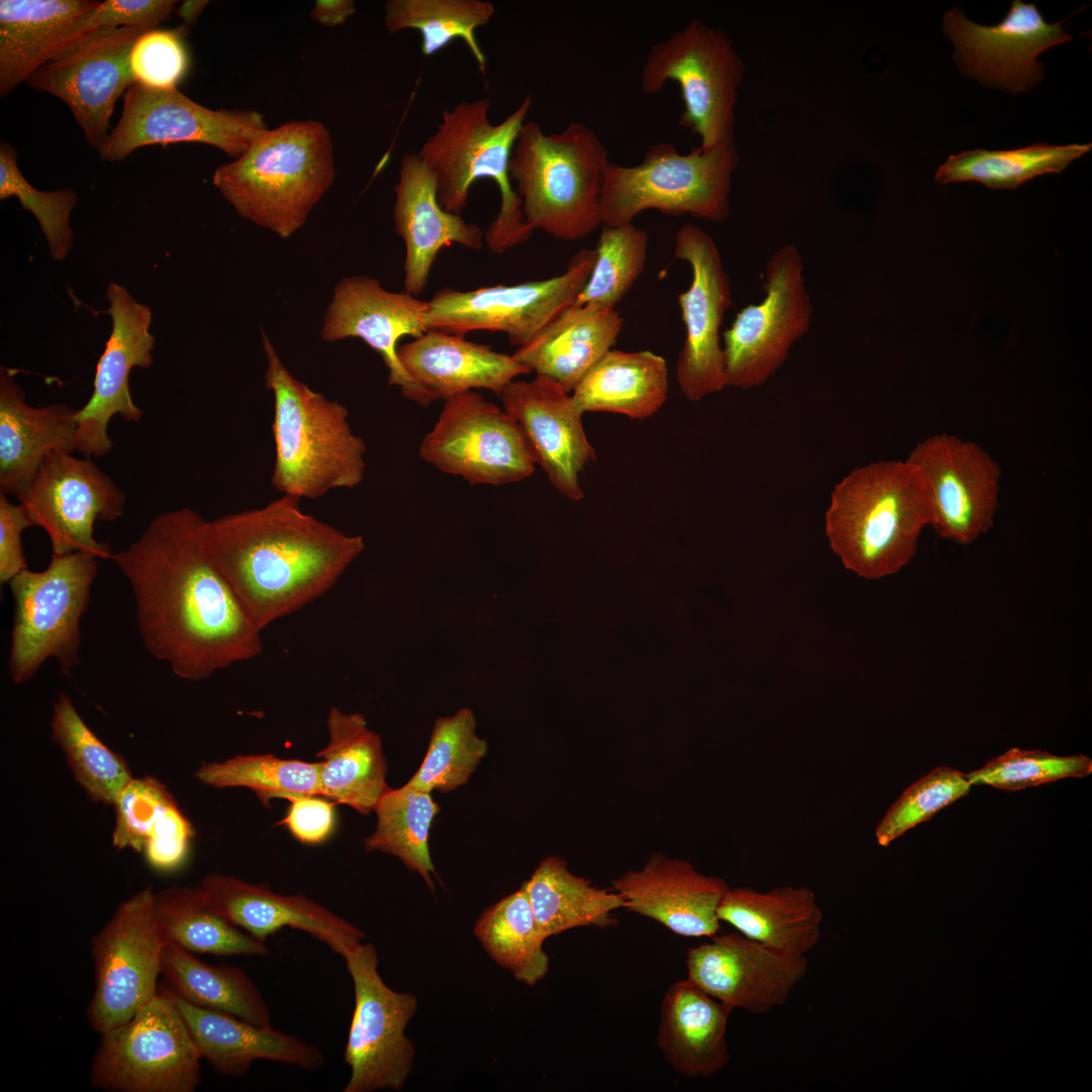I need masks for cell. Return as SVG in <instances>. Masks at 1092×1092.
Returning a JSON list of instances; mask_svg holds the SVG:
<instances>
[{
  "label": "cell",
  "instance_id": "20",
  "mask_svg": "<svg viewBox=\"0 0 1092 1092\" xmlns=\"http://www.w3.org/2000/svg\"><path fill=\"white\" fill-rule=\"evenodd\" d=\"M1062 22L1048 23L1033 3L1013 0L995 25L977 24L952 8L944 14L942 26L964 75L1015 94L1030 91L1042 80L1044 66L1037 61L1042 52L1072 39Z\"/></svg>",
  "mask_w": 1092,
  "mask_h": 1092
},
{
  "label": "cell",
  "instance_id": "30",
  "mask_svg": "<svg viewBox=\"0 0 1092 1092\" xmlns=\"http://www.w3.org/2000/svg\"><path fill=\"white\" fill-rule=\"evenodd\" d=\"M399 361L421 391L424 406L473 389L500 395L517 377L530 371L512 355L440 331L429 330L398 346Z\"/></svg>",
  "mask_w": 1092,
  "mask_h": 1092
},
{
  "label": "cell",
  "instance_id": "23",
  "mask_svg": "<svg viewBox=\"0 0 1092 1092\" xmlns=\"http://www.w3.org/2000/svg\"><path fill=\"white\" fill-rule=\"evenodd\" d=\"M105 296L112 321L111 333L96 365L93 392L76 413V452L86 458L110 453L113 441L108 426L115 415L125 422L142 419L143 411L129 391V373L133 367L152 365L155 347V337L150 332V307L138 302L124 286L115 282L108 285Z\"/></svg>",
  "mask_w": 1092,
  "mask_h": 1092
},
{
  "label": "cell",
  "instance_id": "53",
  "mask_svg": "<svg viewBox=\"0 0 1092 1092\" xmlns=\"http://www.w3.org/2000/svg\"><path fill=\"white\" fill-rule=\"evenodd\" d=\"M174 804L175 799L159 780L131 778L112 804L115 809L113 846L142 851L156 822Z\"/></svg>",
  "mask_w": 1092,
  "mask_h": 1092
},
{
  "label": "cell",
  "instance_id": "14",
  "mask_svg": "<svg viewBox=\"0 0 1092 1092\" xmlns=\"http://www.w3.org/2000/svg\"><path fill=\"white\" fill-rule=\"evenodd\" d=\"M352 978L355 1006L344 1061L350 1077L344 1092L399 1091L412 1073L416 1049L405 1035L418 999L388 987L378 972L372 943L360 942L343 957Z\"/></svg>",
  "mask_w": 1092,
  "mask_h": 1092
},
{
  "label": "cell",
  "instance_id": "39",
  "mask_svg": "<svg viewBox=\"0 0 1092 1092\" xmlns=\"http://www.w3.org/2000/svg\"><path fill=\"white\" fill-rule=\"evenodd\" d=\"M522 886L545 939L578 927H614V911L624 908L617 892L572 874L559 856L544 858Z\"/></svg>",
  "mask_w": 1092,
  "mask_h": 1092
},
{
  "label": "cell",
  "instance_id": "37",
  "mask_svg": "<svg viewBox=\"0 0 1092 1092\" xmlns=\"http://www.w3.org/2000/svg\"><path fill=\"white\" fill-rule=\"evenodd\" d=\"M100 2L0 1V96L4 97L52 59L68 27Z\"/></svg>",
  "mask_w": 1092,
  "mask_h": 1092
},
{
  "label": "cell",
  "instance_id": "6",
  "mask_svg": "<svg viewBox=\"0 0 1092 1092\" xmlns=\"http://www.w3.org/2000/svg\"><path fill=\"white\" fill-rule=\"evenodd\" d=\"M533 103L528 95L503 121L491 123L488 98L460 102L443 111L437 130L417 154L435 175L439 203L449 212L460 214L475 181L487 178L496 184L499 211L484 233L486 247L495 254L525 243L534 232L510 177L514 145Z\"/></svg>",
  "mask_w": 1092,
  "mask_h": 1092
},
{
  "label": "cell",
  "instance_id": "3",
  "mask_svg": "<svg viewBox=\"0 0 1092 1092\" xmlns=\"http://www.w3.org/2000/svg\"><path fill=\"white\" fill-rule=\"evenodd\" d=\"M932 520L931 490L920 469L907 459L881 460L852 469L834 485L824 527L843 566L875 580L913 559Z\"/></svg>",
  "mask_w": 1092,
  "mask_h": 1092
},
{
  "label": "cell",
  "instance_id": "60",
  "mask_svg": "<svg viewBox=\"0 0 1092 1092\" xmlns=\"http://www.w3.org/2000/svg\"><path fill=\"white\" fill-rule=\"evenodd\" d=\"M207 4L208 1L201 0L184 1L178 7L177 15L181 17L187 24H194Z\"/></svg>",
  "mask_w": 1092,
  "mask_h": 1092
},
{
  "label": "cell",
  "instance_id": "22",
  "mask_svg": "<svg viewBox=\"0 0 1092 1092\" xmlns=\"http://www.w3.org/2000/svg\"><path fill=\"white\" fill-rule=\"evenodd\" d=\"M155 26H121L90 35L65 55L44 64L28 80L35 90L64 101L87 143L99 150L108 136L115 102L135 83L131 50Z\"/></svg>",
  "mask_w": 1092,
  "mask_h": 1092
},
{
  "label": "cell",
  "instance_id": "43",
  "mask_svg": "<svg viewBox=\"0 0 1092 1092\" xmlns=\"http://www.w3.org/2000/svg\"><path fill=\"white\" fill-rule=\"evenodd\" d=\"M473 932L488 956L517 981L534 986L548 973L549 957L543 948L546 939L523 886L486 908Z\"/></svg>",
  "mask_w": 1092,
  "mask_h": 1092
},
{
  "label": "cell",
  "instance_id": "38",
  "mask_svg": "<svg viewBox=\"0 0 1092 1092\" xmlns=\"http://www.w3.org/2000/svg\"><path fill=\"white\" fill-rule=\"evenodd\" d=\"M665 359L649 350L609 351L571 394L583 413H612L633 420L653 416L665 403Z\"/></svg>",
  "mask_w": 1092,
  "mask_h": 1092
},
{
  "label": "cell",
  "instance_id": "47",
  "mask_svg": "<svg viewBox=\"0 0 1092 1092\" xmlns=\"http://www.w3.org/2000/svg\"><path fill=\"white\" fill-rule=\"evenodd\" d=\"M320 770V761L286 759L271 753L239 754L223 761L205 763L194 776L213 788H248L268 805L275 798L290 800L322 795Z\"/></svg>",
  "mask_w": 1092,
  "mask_h": 1092
},
{
  "label": "cell",
  "instance_id": "9",
  "mask_svg": "<svg viewBox=\"0 0 1092 1092\" xmlns=\"http://www.w3.org/2000/svg\"><path fill=\"white\" fill-rule=\"evenodd\" d=\"M98 571V558L75 551L52 554L41 571L25 569L9 587L14 601L8 669L13 682L30 680L55 658L70 674L80 663V622Z\"/></svg>",
  "mask_w": 1092,
  "mask_h": 1092
},
{
  "label": "cell",
  "instance_id": "16",
  "mask_svg": "<svg viewBox=\"0 0 1092 1092\" xmlns=\"http://www.w3.org/2000/svg\"><path fill=\"white\" fill-rule=\"evenodd\" d=\"M420 456L442 472L471 484L521 481L535 470V456L517 421L475 391L445 401Z\"/></svg>",
  "mask_w": 1092,
  "mask_h": 1092
},
{
  "label": "cell",
  "instance_id": "42",
  "mask_svg": "<svg viewBox=\"0 0 1092 1092\" xmlns=\"http://www.w3.org/2000/svg\"><path fill=\"white\" fill-rule=\"evenodd\" d=\"M439 810L430 792L407 784L397 789L388 786L374 808L376 827L364 840L365 850L398 857L434 891L433 877H437V872L430 854L429 837Z\"/></svg>",
  "mask_w": 1092,
  "mask_h": 1092
},
{
  "label": "cell",
  "instance_id": "58",
  "mask_svg": "<svg viewBox=\"0 0 1092 1092\" xmlns=\"http://www.w3.org/2000/svg\"><path fill=\"white\" fill-rule=\"evenodd\" d=\"M290 806L282 820L290 833L300 842L317 844L326 840L335 826L333 803L301 796L289 800Z\"/></svg>",
  "mask_w": 1092,
  "mask_h": 1092
},
{
  "label": "cell",
  "instance_id": "52",
  "mask_svg": "<svg viewBox=\"0 0 1092 1092\" xmlns=\"http://www.w3.org/2000/svg\"><path fill=\"white\" fill-rule=\"evenodd\" d=\"M1092 772V760L1084 754L1058 756L1046 751L1013 747L966 775L971 786L989 785L1018 791L1066 778H1084Z\"/></svg>",
  "mask_w": 1092,
  "mask_h": 1092
},
{
  "label": "cell",
  "instance_id": "15",
  "mask_svg": "<svg viewBox=\"0 0 1092 1092\" xmlns=\"http://www.w3.org/2000/svg\"><path fill=\"white\" fill-rule=\"evenodd\" d=\"M151 886L119 904L91 939L95 987L87 1008L100 1034L131 1018L158 992L165 938Z\"/></svg>",
  "mask_w": 1092,
  "mask_h": 1092
},
{
  "label": "cell",
  "instance_id": "7",
  "mask_svg": "<svg viewBox=\"0 0 1092 1092\" xmlns=\"http://www.w3.org/2000/svg\"><path fill=\"white\" fill-rule=\"evenodd\" d=\"M608 154L597 132L582 122L547 133L538 122L526 120L510 161L525 221L534 231L566 242L594 233L602 224L600 198Z\"/></svg>",
  "mask_w": 1092,
  "mask_h": 1092
},
{
  "label": "cell",
  "instance_id": "35",
  "mask_svg": "<svg viewBox=\"0 0 1092 1092\" xmlns=\"http://www.w3.org/2000/svg\"><path fill=\"white\" fill-rule=\"evenodd\" d=\"M718 917L749 939L797 956L812 950L822 934L823 913L807 887L782 886L766 892L729 887Z\"/></svg>",
  "mask_w": 1092,
  "mask_h": 1092
},
{
  "label": "cell",
  "instance_id": "46",
  "mask_svg": "<svg viewBox=\"0 0 1092 1092\" xmlns=\"http://www.w3.org/2000/svg\"><path fill=\"white\" fill-rule=\"evenodd\" d=\"M52 739L65 754L76 782L95 802L112 805L132 778L122 756L109 748L85 723L71 698L60 693L53 707Z\"/></svg>",
  "mask_w": 1092,
  "mask_h": 1092
},
{
  "label": "cell",
  "instance_id": "32",
  "mask_svg": "<svg viewBox=\"0 0 1092 1092\" xmlns=\"http://www.w3.org/2000/svg\"><path fill=\"white\" fill-rule=\"evenodd\" d=\"M15 373L0 368V492L17 496L49 455L76 451L78 408L28 404Z\"/></svg>",
  "mask_w": 1092,
  "mask_h": 1092
},
{
  "label": "cell",
  "instance_id": "29",
  "mask_svg": "<svg viewBox=\"0 0 1092 1092\" xmlns=\"http://www.w3.org/2000/svg\"><path fill=\"white\" fill-rule=\"evenodd\" d=\"M393 222L405 245L404 292L419 296L425 290L438 253L453 244L480 250L481 228L439 203L437 182L431 169L417 154L401 158L395 186Z\"/></svg>",
  "mask_w": 1092,
  "mask_h": 1092
},
{
  "label": "cell",
  "instance_id": "26",
  "mask_svg": "<svg viewBox=\"0 0 1092 1092\" xmlns=\"http://www.w3.org/2000/svg\"><path fill=\"white\" fill-rule=\"evenodd\" d=\"M499 396L550 483L565 497L580 500L579 475L596 459V450L582 425L584 413L573 395L557 382L536 375L529 381L510 382Z\"/></svg>",
  "mask_w": 1092,
  "mask_h": 1092
},
{
  "label": "cell",
  "instance_id": "12",
  "mask_svg": "<svg viewBox=\"0 0 1092 1092\" xmlns=\"http://www.w3.org/2000/svg\"><path fill=\"white\" fill-rule=\"evenodd\" d=\"M763 289V299L740 309L722 333L727 386L763 385L811 326L813 304L796 246L786 245L768 258Z\"/></svg>",
  "mask_w": 1092,
  "mask_h": 1092
},
{
  "label": "cell",
  "instance_id": "18",
  "mask_svg": "<svg viewBox=\"0 0 1092 1092\" xmlns=\"http://www.w3.org/2000/svg\"><path fill=\"white\" fill-rule=\"evenodd\" d=\"M16 498L33 526L46 531L52 554L75 551L111 559L107 542L94 537L97 521H114L124 512L125 494L90 458L54 453L41 463Z\"/></svg>",
  "mask_w": 1092,
  "mask_h": 1092
},
{
  "label": "cell",
  "instance_id": "51",
  "mask_svg": "<svg viewBox=\"0 0 1092 1092\" xmlns=\"http://www.w3.org/2000/svg\"><path fill=\"white\" fill-rule=\"evenodd\" d=\"M971 789L965 774L938 766L910 785L892 804L876 828V839L888 846L916 825L928 821L938 811L968 795Z\"/></svg>",
  "mask_w": 1092,
  "mask_h": 1092
},
{
  "label": "cell",
  "instance_id": "27",
  "mask_svg": "<svg viewBox=\"0 0 1092 1092\" xmlns=\"http://www.w3.org/2000/svg\"><path fill=\"white\" fill-rule=\"evenodd\" d=\"M612 887L625 909L685 937L719 933L718 908L729 888L723 878L704 875L691 862L662 852L652 853L640 870L613 880Z\"/></svg>",
  "mask_w": 1092,
  "mask_h": 1092
},
{
  "label": "cell",
  "instance_id": "11",
  "mask_svg": "<svg viewBox=\"0 0 1092 1092\" xmlns=\"http://www.w3.org/2000/svg\"><path fill=\"white\" fill-rule=\"evenodd\" d=\"M201 1060L179 1010L159 990L131 1018L101 1034L90 1083L118 1092H193Z\"/></svg>",
  "mask_w": 1092,
  "mask_h": 1092
},
{
  "label": "cell",
  "instance_id": "48",
  "mask_svg": "<svg viewBox=\"0 0 1092 1092\" xmlns=\"http://www.w3.org/2000/svg\"><path fill=\"white\" fill-rule=\"evenodd\" d=\"M476 725L469 708L438 718L426 755L405 784L430 793H448L465 785L487 752V742L476 734Z\"/></svg>",
  "mask_w": 1092,
  "mask_h": 1092
},
{
  "label": "cell",
  "instance_id": "57",
  "mask_svg": "<svg viewBox=\"0 0 1092 1092\" xmlns=\"http://www.w3.org/2000/svg\"><path fill=\"white\" fill-rule=\"evenodd\" d=\"M33 526L25 509L11 503L0 492V581L8 583L21 571L28 569L23 552L22 532Z\"/></svg>",
  "mask_w": 1092,
  "mask_h": 1092
},
{
  "label": "cell",
  "instance_id": "59",
  "mask_svg": "<svg viewBox=\"0 0 1092 1092\" xmlns=\"http://www.w3.org/2000/svg\"><path fill=\"white\" fill-rule=\"evenodd\" d=\"M355 12L352 0H318L310 12L316 22L334 27L344 23Z\"/></svg>",
  "mask_w": 1092,
  "mask_h": 1092
},
{
  "label": "cell",
  "instance_id": "28",
  "mask_svg": "<svg viewBox=\"0 0 1092 1092\" xmlns=\"http://www.w3.org/2000/svg\"><path fill=\"white\" fill-rule=\"evenodd\" d=\"M198 888L214 913L262 942L290 927L310 934L343 957L365 938L362 930L302 894H278L266 884L218 873L206 875Z\"/></svg>",
  "mask_w": 1092,
  "mask_h": 1092
},
{
  "label": "cell",
  "instance_id": "40",
  "mask_svg": "<svg viewBox=\"0 0 1092 1092\" xmlns=\"http://www.w3.org/2000/svg\"><path fill=\"white\" fill-rule=\"evenodd\" d=\"M162 976L167 987L186 1001L261 1026H271L269 1007L250 976L235 966L209 965L193 952L166 941Z\"/></svg>",
  "mask_w": 1092,
  "mask_h": 1092
},
{
  "label": "cell",
  "instance_id": "49",
  "mask_svg": "<svg viewBox=\"0 0 1092 1092\" xmlns=\"http://www.w3.org/2000/svg\"><path fill=\"white\" fill-rule=\"evenodd\" d=\"M648 236L633 222L603 225L595 247L589 277L573 304L615 306L633 287L645 269Z\"/></svg>",
  "mask_w": 1092,
  "mask_h": 1092
},
{
  "label": "cell",
  "instance_id": "54",
  "mask_svg": "<svg viewBox=\"0 0 1092 1092\" xmlns=\"http://www.w3.org/2000/svg\"><path fill=\"white\" fill-rule=\"evenodd\" d=\"M176 1L106 0L79 16L57 44L52 60L78 46L97 31L121 26H155L168 20Z\"/></svg>",
  "mask_w": 1092,
  "mask_h": 1092
},
{
  "label": "cell",
  "instance_id": "31",
  "mask_svg": "<svg viewBox=\"0 0 1092 1092\" xmlns=\"http://www.w3.org/2000/svg\"><path fill=\"white\" fill-rule=\"evenodd\" d=\"M163 990L184 1019L203 1060L219 1074L241 1077L253 1063L267 1060L313 1071L325 1062L322 1051L302 1039L236 1016L194 1005L174 991Z\"/></svg>",
  "mask_w": 1092,
  "mask_h": 1092
},
{
  "label": "cell",
  "instance_id": "33",
  "mask_svg": "<svg viewBox=\"0 0 1092 1092\" xmlns=\"http://www.w3.org/2000/svg\"><path fill=\"white\" fill-rule=\"evenodd\" d=\"M733 1009L689 979L672 983L660 1008L656 1045L668 1065L686 1077H710L730 1060L726 1037Z\"/></svg>",
  "mask_w": 1092,
  "mask_h": 1092
},
{
  "label": "cell",
  "instance_id": "36",
  "mask_svg": "<svg viewBox=\"0 0 1092 1092\" xmlns=\"http://www.w3.org/2000/svg\"><path fill=\"white\" fill-rule=\"evenodd\" d=\"M329 741L321 757L322 796L369 814L388 785L380 736L360 713L332 707L327 716Z\"/></svg>",
  "mask_w": 1092,
  "mask_h": 1092
},
{
  "label": "cell",
  "instance_id": "56",
  "mask_svg": "<svg viewBox=\"0 0 1092 1092\" xmlns=\"http://www.w3.org/2000/svg\"><path fill=\"white\" fill-rule=\"evenodd\" d=\"M193 835L190 821L176 803L156 822L142 851L153 869L174 871L185 860Z\"/></svg>",
  "mask_w": 1092,
  "mask_h": 1092
},
{
  "label": "cell",
  "instance_id": "10",
  "mask_svg": "<svg viewBox=\"0 0 1092 1092\" xmlns=\"http://www.w3.org/2000/svg\"><path fill=\"white\" fill-rule=\"evenodd\" d=\"M743 74L742 60L727 33L693 19L652 44L640 87L652 95L675 82L684 103L679 125L699 136L701 149L710 150L734 143V110Z\"/></svg>",
  "mask_w": 1092,
  "mask_h": 1092
},
{
  "label": "cell",
  "instance_id": "34",
  "mask_svg": "<svg viewBox=\"0 0 1092 1092\" xmlns=\"http://www.w3.org/2000/svg\"><path fill=\"white\" fill-rule=\"evenodd\" d=\"M623 324L615 306L572 304L512 356L530 372L557 382L571 393L616 345Z\"/></svg>",
  "mask_w": 1092,
  "mask_h": 1092
},
{
  "label": "cell",
  "instance_id": "21",
  "mask_svg": "<svg viewBox=\"0 0 1092 1092\" xmlns=\"http://www.w3.org/2000/svg\"><path fill=\"white\" fill-rule=\"evenodd\" d=\"M906 459L930 487L931 527L940 538L966 546L993 527L1001 468L984 448L942 433L917 443Z\"/></svg>",
  "mask_w": 1092,
  "mask_h": 1092
},
{
  "label": "cell",
  "instance_id": "45",
  "mask_svg": "<svg viewBox=\"0 0 1092 1092\" xmlns=\"http://www.w3.org/2000/svg\"><path fill=\"white\" fill-rule=\"evenodd\" d=\"M384 11V23L389 33L404 29L420 33L421 52L425 57L461 39L479 70L485 72L486 58L476 38V30L493 16L492 3L481 0H388Z\"/></svg>",
  "mask_w": 1092,
  "mask_h": 1092
},
{
  "label": "cell",
  "instance_id": "1",
  "mask_svg": "<svg viewBox=\"0 0 1092 1092\" xmlns=\"http://www.w3.org/2000/svg\"><path fill=\"white\" fill-rule=\"evenodd\" d=\"M204 522L189 508L162 513L111 556L130 585L146 649L191 681L255 658L263 649L261 631L204 553Z\"/></svg>",
  "mask_w": 1092,
  "mask_h": 1092
},
{
  "label": "cell",
  "instance_id": "25",
  "mask_svg": "<svg viewBox=\"0 0 1092 1092\" xmlns=\"http://www.w3.org/2000/svg\"><path fill=\"white\" fill-rule=\"evenodd\" d=\"M428 309V301L406 292L386 290L375 278L345 277L335 286L321 338L327 342L361 339L381 356L388 369V385L397 386L405 398L424 405L421 391L399 361L397 349L401 338L415 339L429 331Z\"/></svg>",
  "mask_w": 1092,
  "mask_h": 1092
},
{
  "label": "cell",
  "instance_id": "13",
  "mask_svg": "<svg viewBox=\"0 0 1092 1092\" xmlns=\"http://www.w3.org/2000/svg\"><path fill=\"white\" fill-rule=\"evenodd\" d=\"M595 259V250L585 248L554 277L468 291L442 288L428 301L427 327L459 337L478 331L502 332L511 345L520 348L574 303Z\"/></svg>",
  "mask_w": 1092,
  "mask_h": 1092
},
{
  "label": "cell",
  "instance_id": "41",
  "mask_svg": "<svg viewBox=\"0 0 1092 1092\" xmlns=\"http://www.w3.org/2000/svg\"><path fill=\"white\" fill-rule=\"evenodd\" d=\"M155 913L166 941L191 952L215 956H267L262 942L214 913L196 887L155 892Z\"/></svg>",
  "mask_w": 1092,
  "mask_h": 1092
},
{
  "label": "cell",
  "instance_id": "2",
  "mask_svg": "<svg viewBox=\"0 0 1092 1092\" xmlns=\"http://www.w3.org/2000/svg\"><path fill=\"white\" fill-rule=\"evenodd\" d=\"M201 544L261 632L326 594L365 549L361 536L303 512L287 495L205 520Z\"/></svg>",
  "mask_w": 1092,
  "mask_h": 1092
},
{
  "label": "cell",
  "instance_id": "50",
  "mask_svg": "<svg viewBox=\"0 0 1092 1092\" xmlns=\"http://www.w3.org/2000/svg\"><path fill=\"white\" fill-rule=\"evenodd\" d=\"M11 196L16 197L22 208L30 211L36 218L47 240L51 257L57 261L66 259L73 245L70 216L78 201L77 194L70 188L55 191L34 188L19 170L14 148L2 142L0 199Z\"/></svg>",
  "mask_w": 1092,
  "mask_h": 1092
},
{
  "label": "cell",
  "instance_id": "8",
  "mask_svg": "<svg viewBox=\"0 0 1092 1092\" xmlns=\"http://www.w3.org/2000/svg\"><path fill=\"white\" fill-rule=\"evenodd\" d=\"M737 165L734 143L710 150L698 147L687 154L670 143H659L637 165L609 162L600 198L602 224L632 223L649 209L723 221L730 213Z\"/></svg>",
  "mask_w": 1092,
  "mask_h": 1092
},
{
  "label": "cell",
  "instance_id": "19",
  "mask_svg": "<svg viewBox=\"0 0 1092 1092\" xmlns=\"http://www.w3.org/2000/svg\"><path fill=\"white\" fill-rule=\"evenodd\" d=\"M674 258L692 270L689 288L677 295L686 336L676 381L685 397L697 402L727 386L721 327L732 304L731 282L716 242L699 225L676 232Z\"/></svg>",
  "mask_w": 1092,
  "mask_h": 1092
},
{
  "label": "cell",
  "instance_id": "4",
  "mask_svg": "<svg viewBox=\"0 0 1092 1092\" xmlns=\"http://www.w3.org/2000/svg\"><path fill=\"white\" fill-rule=\"evenodd\" d=\"M265 385L274 397L272 486L297 499L353 488L366 471V444L349 422L347 407L294 377L262 332Z\"/></svg>",
  "mask_w": 1092,
  "mask_h": 1092
},
{
  "label": "cell",
  "instance_id": "55",
  "mask_svg": "<svg viewBox=\"0 0 1092 1092\" xmlns=\"http://www.w3.org/2000/svg\"><path fill=\"white\" fill-rule=\"evenodd\" d=\"M185 26L153 28L135 41L130 68L136 82L155 89H172L184 78L188 56L183 43Z\"/></svg>",
  "mask_w": 1092,
  "mask_h": 1092
},
{
  "label": "cell",
  "instance_id": "17",
  "mask_svg": "<svg viewBox=\"0 0 1092 1092\" xmlns=\"http://www.w3.org/2000/svg\"><path fill=\"white\" fill-rule=\"evenodd\" d=\"M268 127L254 110H213L177 88L155 89L133 83L122 112L98 150L102 160L120 161L139 148L175 143H201L238 159Z\"/></svg>",
  "mask_w": 1092,
  "mask_h": 1092
},
{
  "label": "cell",
  "instance_id": "24",
  "mask_svg": "<svg viewBox=\"0 0 1092 1092\" xmlns=\"http://www.w3.org/2000/svg\"><path fill=\"white\" fill-rule=\"evenodd\" d=\"M710 938L687 950V979L733 1010L763 1014L782 1006L807 974L806 956L778 950L738 932Z\"/></svg>",
  "mask_w": 1092,
  "mask_h": 1092
},
{
  "label": "cell",
  "instance_id": "5",
  "mask_svg": "<svg viewBox=\"0 0 1092 1092\" xmlns=\"http://www.w3.org/2000/svg\"><path fill=\"white\" fill-rule=\"evenodd\" d=\"M334 178L329 130L302 120L268 129L241 157L217 167L212 183L240 216L288 239Z\"/></svg>",
  "mask_w": 1092,
  "mask_h": 1092
},
{
  "label": "cell",
  "instance_id": "44",
  "mask_svg": "<svg viewBox=\"0 0 1092 1092\" xmlns=\"http://www.w3.org/2000/svg\"><path fill=\"white\" fill-rule=\"evenodd\" d=\"M1091 148V143H1036L1006 151L970 150L949 156L934 179L940 184L974 181L991 189H1013L1036 176L1062 172Z\"/></svg>",
  "mask_w": 1092,
  "mask_h": 1092
}]
</instances>
